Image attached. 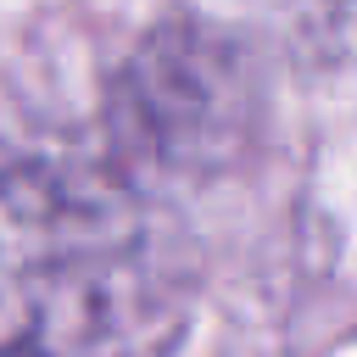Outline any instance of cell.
Masks as SVG:
<instances>
[{"mask_svg": "<svg viewBox=\"0 0 357 357\" xmlns=\"http://www.w3.org/2000/svg\"><path fill=\"white\" fill-rule=\"evenodd\" d=\"M190 279L178 234L139 223L117 190L11 173L0 357H167Z\"/></svg>", "mask_w": 357, "mask_h": 357, "instance_id": "cell-1", "label": "cell"}, {"mask_svg": "<svg viewBox=\"0 0 357 357\" xmlns=\"http://www.w3.org/2000/svg\"><path fill=\"white\" fill-rule=\"evenodd\" d=\"M223 45L229 39L195 33L190 22H167L145 39L117 95L134 151L162 167H212L223 156V139L245 123V84Z\"/></svg>", "mask_w": 357, "mask_h": 357, "instance_id": "cell-2", "label": "cell"}]
</instances>
